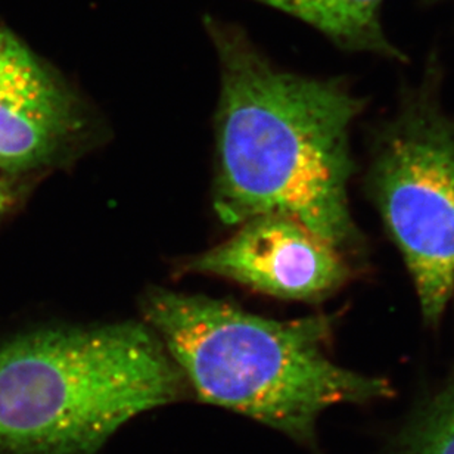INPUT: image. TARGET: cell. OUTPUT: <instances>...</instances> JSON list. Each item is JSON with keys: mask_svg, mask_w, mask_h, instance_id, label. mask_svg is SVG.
Returning a JSON list of instances; mask_svg holds the SVG:
<instances>
[{"mask_svg": "<svg viewBox=\"0 0 454 454\" xmlns=\"http://www.w3.org/2000/svg\"><path fill=\"white\" fill-rule=\"evenodd\" d=\"M204 24L222 77L215 215L229 226L288 215L345 257H357L364 239L349 211V129L364 101L340 80L280 70L240 27L211 17Z\"/></svg>", "mask_w": 454, "mask_h": 454, "instance_id": "cell-1", "label": "cell"}, {"mask_svg": "<svg viewBox=\"0 0 454 454\" xmlns=\"http://www.w3.org/2000/svg\"><path fill=\"white\" fill-rule=\"evenodd\" d=\"M157 333L200 402L257 420L295 442L315 444L329 407L393 395L388 380L329 358L333 317L276 320L204 297L157 289L145 298Z\"/></svg>", "mask_w": 454, "mask_h": 454, "instance_id": "cell-2", "label": "cell"}, {"mask_svg": "<svg viewBox=\"0 0 454 454\" xmlns=\"http://www.w3.org/2000/svg\"><path fill=\"white\" fill-rule=\"evenodd\" d=\"M186 380L148 325L44 329L0 345V454H97Z\"/></svg>", "mask_w": 454, "mask_h": 454, "instance_id": "cell-3", "label": "cell"}, {"mask_svg": "<svg viewBox=\"0 0 454 454\" xmlns=\"http://www.w3.org/2000/svg\"><path fill=\"white\" fill-rule=\"evenodd\" d=\"M373 131L366 191L411 273L428 326L454 291V115L429 68Z\"/></svg>", "mask_w": 454, "mask_h": 454, "instance_id": "cell-4", "label": "cell"}, {"mask_svg": "<svg viewBox=\"0 0 454 454\" xmlns=\"http://www.w3.org/2000/svg\"><path fill=\"white\" fill-rule=\"evenodd\" d=\"M184 270L219 276L271 297L309 302L333 295L351 276L344 254L282 215L247 220L223 244L184 262Z\"/></svg>", "mask_w": 454, "mask_h": 454, "instance_id": "cell-5", "label": "cell"}, {"mask_svg": "<svg viewBox=\"0 0 454 454\" xmlns=\"http://www.w3.org/2000/svg\"><path fill=\"white\" fill-rule=\"evenodd\" d=\"M84 127L79 98L9 35L0 48V170L24 175L58 161Z\"/></svg>", "mask_w": 454, "mask_h": 454, "instance_id": "cell-6", "label": "cell"}, {"mask_svg": "<svg viewBox=\"0 0 454 454\" xmlns=\"http://www.w3.org/2000/svg\"><path fill=\"white\" fill-rule=\"evenodd\" d=\"M288 13L353 52H372L404 61L382 30L380 20L384 0H254Z\"/></svg>", "mask_w": 454, "mask_h": 454, "instance_id": "cell-7", "label": "cell"}, {"mask_svg": "<svg viewBox=\"0 0 454 454\" xmlns=\"http://www.w3.org/2000/svg\"><path fill=\"white\" fill-rule=\"evenodd\" d=\"M391 454H454V360L444 384L398 433Z\"/></svg>", "mask_w": 454, "mask_h": 454, "instance_id": "cell-8", "label": "cell"}, {"mask_svg": "<svg viewBox=\"0 0 454 454\" xmlns=\"http://www.w3.org/2000/svg\"><path fill=\"white\" fill-rule=\"evenodd\" d=\"M11 204V197H9L8 191L0 184V215L8 208Z\"/></svg>", "mask_w": 454, "mask_h": 454, "instance_id": "cell-9", "label": "cell"}, {"mask_svg": "<svg viewBox=\"0 0 454 454\" xmlns=\"http://www.w3.org/2000/svg\"><path fill=\"white\" fill-rule=\"evenodd\" d=\"M9 37L8 31H4V28H0V48L4 46V42H6V39Z\"/></svg>", "mask_w": 454, "mask_h": 454, "instance_id": "cell-10", "label": "cell"}]
</instances>
